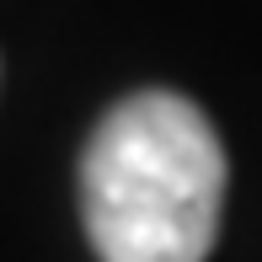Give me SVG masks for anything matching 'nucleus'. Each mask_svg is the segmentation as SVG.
I'll return each instance as SVG.
<instances>
[{"mask_svg": "<svg viewBox=\"0 0 262 262\" xmlns=\"http://www.w3.org/2000/svg\"><path fill=\"white\" fill-rule=\"evenodd\" d=\"M225 145L177 91H134L80 156V220L102 262H204L225 209Z\"/></svg>", "mask_w": 262, "mask_h": 262, "instance_id": "nucleus-1", "label": "nucleus"}]
</instances>
